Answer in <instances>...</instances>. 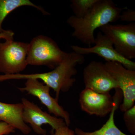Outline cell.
Masks as SVG:
<instances>
[{"mask_svg": "<svg viewBox=\"0 0 135 135\" xmlns=\"http://www.w3.org/2000/svg\"><path fill=\"white\" fill-rule=\"evenodd\" d=\"M124 8L117 7L111 0H98L84 16L78 18L73 15L67 23L74 29L72 36L89 47L94 45V32L105 25L119 20Z\"/></svg>", "mask_w": 135, "mask_h": 135, "instance_id": "1", "label": "cell"}, {"mask_svg": "<svg viewBox=\"0 0 135 135\" xmlns=\"http://www.w3.org/2000/svg\"><path fill=\"white\" fill-rule=\"evenodd\" d=\"M66 54L53 39L44 35H38L29 43L27 64L45 66L53 70L62 62Z\"/></svg>", "mask_w": 135, "mask_h": 135, "instance_id": "2", "label": "cell"}, {"mask_svg": "<svg viewBox=\"0 0 135 135\" xmlns=\"http://www.w3.org/2000/svg\"><path fill=\"white\" fill-rule=\"evenodd\" d=\"M29 43L14 40L0 42V72L3 75L20 74L28 65Z\"/></svg>", "mask_w": 135, "mask_h": 135, "instance_id": "3", "label": "cell"}, {"mask_svg": "<svg viewBox=\"0 0 135 135\" xmlns=\"http://www.w3.org/2000/svg\"><path fill=\"white\" fill-rule=\"evenodd\" d=\"M99 29L110 40L120 55L128 60L135 58V22L127 25L108 24Z\"/></svg>", "mask_w": 135, "mask_h": 135, "instance_id": "4", "label": "cell"}, {"mask_svg": "<svg viewBox=\"0 0 135 135\" xmlns=\"http://www.w3.org/2000/svg\"><path fill=\"white\" fill-rule=\"evenodd\" d=\"M104 65L122 92L123 103L119 107L124 112L135 105V71L128 70L116 62L108 61Z\"/></svg>", "mask_w": 135, "mask_h": 135, "instance_id": "5", "label": "cell"}, {"mask_svg": "<svg viewBox=\"0 0 135 135\" xmlns=\"http://www.w3.org/2000/svg\"><path fill=\"white\" fill-rule=\"evenodd\" d=\"M94 46L88 47H83L73 45L71 48L73 51L84 55L90 54H95L101 57L106 62L112 61L120 63L128 70L135 71V63L128 60L116 51L112 42L102 32L97 33L95 38Z\"/></svg>", "mask_w": 135, "mask_h": 135, "instance_id": "6", "label": "cell"}, {"mask_svg": "<svg viewBox=\"0 0 135 135\" xmlns=\"http://www.w3.org/2000/svg\"><path fill=\"white\" fill-rule=\"evenodd\" d=\"M23 105V119L26 123L30 125L32 129L38 134L46 135L47 131L42 127L44 124H48L53 130L66 126L63 119L51 116L44 112L37 105L23 98L21 99Z\"/></svg>", "mask_w": 135, "mask_h": 135, "instance_id": "7", "label": "cell"}, {"mask_svg": "<svg viewBox=\"0 0 135 135\" xmlns=\"http://www.w3.org/2000/svg\"><path fill=\"white\" fill-rule=\"evenodd\" d=\"M17 88L21 92H26L29 95L37 97L47 107L50 113L63 119L66 126L68 127L70 126L71 123L70 114L59 104L58 100L51 96L50 88L48 86L43 82H40L38 80L29 79L26 80L25 87Z\"/></svg>", "mask_w": 135, "mask_h": 135, "instance_id": "8", "label": "cell"}, {"mask_svg": "<svg viewBox=\"0 0 135 135\" xmlns=\"http://www.w3.org/2000/svg\"><path fill=\"white\" fill-rule=\"evenodd\" d=\"M85 88L100 94L109 93L111 90L119 88L118 84L107 70L104 64L91 61L83 71Z\"/></svg>", "mask_w": 135, "mask_h": 135, "instance_id": "9", "label": "cell"}, {"mask_svg": "<svg viewBox=\"0 0 135 135\" xmlns=\"http://www.w3.org/2000/svg\"><path fill=\"white\" fill-rule=\"evenodd\" d=\"M80 106L83 111L90 115L104 117L112 110L113 97L110 93L100 94L85 88L80 93Z\"/></svg>", "mask_w": 135, "mask_h": 135, "instance_id": "10", "label": "cell"}, {"mask_svg": "<svg viewBox=\"0 0 135 135\" xmlns=\"http://www.w3.org/2000/svg\"><path fill=\"white\" fill-rule=\"evenodd\" d=\"M23 105L21 103L8 104L0 102V121L3 122L25 134L31 132L30 126L23 119Z\"/></svg>", "mask_w": 135, "mask_h": 135, "instance_id": "11", "label": "cell"}, {"mask_svg": "<svg viewBox=\"0 0 135 135\" xmlns=\"http://www.w3.org/2000/svg\"><path fill=\"white\" fill-rule=\"evenodd\" d=\"M115 92L113 97L114 105L110 113V117L106 123L98 130L94 132H85L79 128L75 129L76 135H127L122 133L115 125L114 121L115 112L119 108L123 98L122 92L119 88L115 89Z\"/></svg>", "mask_w": 135, "mask_h": 135, "instance_id": "12", "label": "cell"}, {"mask_svg": "<svg viewBox=\"0 0 135 135\" xmlns=\"http://www.w3.org/2000/svg\"><path fill=\"white\" fill-rule=\"evenodd\" d=\"M25 6L36 8L44 15H50L43 8L33 4L29 0H0V33L5 31L3 29L2 24L7 16L16 9Z\"/></svg>", "mask_w": 135, "mask_h": 135, "instance_id": "13", "label": "cell"}, {"mask_svg": "<svg viewBox=\"0 0 135 135\" xmlns=\"http://www.w3.org/2000/svg\"><path fill=\"white\" fill-rule=\"evenodd\" d=\"M98 0H71L70 7L74 16L78 18L84 16Z\"/></svg>", "mask_w": 135, "mask_h": 135, "instance_id": "14", "label": "cell"}, {"mask_svg": "<svg viewBox=\"0 0 135 135\" xmlns=\"http://www.w3.org/2000/svg\"><path fill=\"white\" fill-rule=\"evenodd\" d=\"M123 119L127 128L130 133L135 134V106L124 112Z\"/></svg>", "mask_w": 135, "mask_h": 135, "instance_id": "15", "label": "cell"}, {"mask_svg": "<svg viewBox=\"0 0 135 135\" xmlns=\"http://www.w3.org/2000/svg\"><path fill=\"white\" fill-rule=\"evenodd\" d=\"M119 19L123 22L133 23L135 21V11L133 10L127 9L121 13Z\"/></svg>", "mask_w": 135, "mask_h": 135, "instance_id": "16", "label": "cell"}, {"mask_svg": "<svg viewBox=\"0 0 135 135\" xmlns=\"http://www.w3.org/2000/svg\"><path fill=\"white\" fill-rule=\"evenodd\" d=\"M15 129L8 123L0 122V135H7L15 132Z\"/></svg>", "mask_w": 135, "mask_h": 135, "instance_id": "17", "label": "cell"}, {"mask_svg": "<svg viewBox=\"0 0 135 135\" xmlns=\"http://www.w3.org/2000/svg\"><path fill=\"white\" fill-rule=\"evenodd\" d=\"M55 131L53 135H76L74 131L66 126L61 127Z\"/></svg>", "mask_w": 135, "mask_h": 135, "instance_id": "18", "label": "cell"}, {"mask_svg": "<svg viewBox=\"0 0 135 135\" xmlns=\"http://www.w3.org/2000/svg\"><path fill=\"white\" fill-rule=\"evenodd\" d=\"M14 32L11 30H5L4 32L0 33V39H5V40H14Z\"/></svg>", "mask_w": 135, "mask_h": 135, "instance_id": "19", "label": "cell"}, {"mask_svg": "<svg viewBox=\"0 0 135 135\" xmlns=\"http://www.w3.org/2000/svg\"><path fill=\"white\" fill-rule=\"evenodd\" d=\"M0 122H1V121H0Z\"/></svg>", "mask_w": 135, "mask_h": 135, "instance_id": "20", "label": "cell"}]
</instances>
